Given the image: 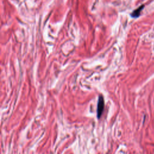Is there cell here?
Listing matches in <instances>:
<instances>
[{
    "mask_svg": "<svg viewBox=\"0 0 154 154\" xmlns=\"http://www.w3.org/2000/svg\"><path fill=\"white\" fill-rule=\"evenodd\" d=\"M104 108V100L103 97L100 96L98 102V107H97V117L99 119L102 114Z\"/></svg>",
    "mask_w": 154,
    "mask_h": 154,
    "instance_id": "obj_1",
    "label": "cell"
},
{
    "mask_svg": "<svg viewBox=\"0 0 154 154\" xmlns=\"http://www.w3.org/2000/svg\"><path fill=\"white\" fill-rule=\"evenodd\" d=\"M144 6H141L139 8H138L137 9H136V10H134L133 12V13L131 14V16L133 17V18H137V17H138L140 15V12L141 10H142L143 9Z\"/></svg>",
    "mask_w": 154,
    "mask_h": 154,
    "instance_id": "obj_2",
    "label": "cell"
}]
</instances>
